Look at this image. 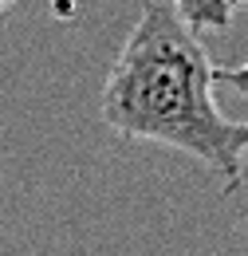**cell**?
Masks as SVG:
<instances>
[{"mask_svg": "<svg viewBox=\"0 0 248 256\" xmlns=\"http://www.w3.org/2000/svg\"><path fill=\"white\" fill-rule=\"evenodd\" d=\"M217 87H228L232 95L248 98V60H240L232 67H217Z\"/></svg>", "mask_w": 248, "mask_h": 256, "instance_id": "3957f363", "label": "cell"}, {"mask_svg": "<svg viewBox=\"0 0 248 256\" xmlns=\"http://www.w3.org/2000/svg\"><path fill=\"white\" fill-rule=\"evenodd\" d=\"M12 4H16V0H0V12H4V8H12Z\"/></svg>", "mask_w": 248, "mask_h": 256, "instance_id": "5b68a950", "label": "cell"}, {"mask_svg": "<svg viewBox=\"0 0 248 256\" xmlns=\"http://www.w3.org/2000/svg\"><path fill=\"white\" fill-rule=\"evenodd\" d=\"M102 122L126 142H150L193 158L232 193L244 182L248 122L217 102V64L174 0H142L98 98Z\"/></svg>", "mask_w": 248, "mask_h": 256, "instance_id": "6da1fadb", "label": "cell"}, {"mask_svg": "<svg viewBox=\"0 0 248 256\" xmlns=\"http://www.w3.org/2000/svg\"><path fill=\"white\" fill-rule=\"evenodd\" d=\"M228 4H232V12H236V8H248V0H228Z\"/></svg>", "mask_w": 248, "mask_h": 256, "instance_id": "277c9868", "label": "cell"}, {"mask_svg": "<svg viewBox=\"0 0 248 256\" xmlns=\"http://www.w3.org/2000/svg\"><path fill=\"white\" fill-rule=\"evenodd\" d=\"M178 16L186 20L193 32H224L232 24V4L228 0H174Z\"/></svg>", "mask_w": 248, "mask_h": 256, "instance_id": "7a4b0ae2", "label": "cell"}]
</instances>
